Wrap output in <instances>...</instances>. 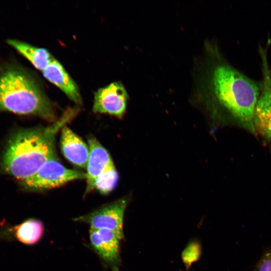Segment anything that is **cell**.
I'll use <instances>...</instances> for the list:
<instances>
[{
    "instance_id": "1",
    "label": "cell",
    "mask_w": 271,
    "mask_h": 271,
    "mask_svg": "<svg viewBox=\"0 0 271 271\" xmlns=\"http://www.w3.org/2000/svg\"><path fill=\"white\" fill-rule=\"evenodd\" d=\"M195 68L194 95L256 134L253 118L261 81L248 77L233 67L211 42L205 44L203 56Z\"/></svg>"
},
{
    "instance_id": "7",
    "label": "cell",
    "mask_w": 271,
    "mask_h": 271,
    "mask_svg": "<svg viewBox=\"0 0 271 271\" xmlns=\"http://www.w3.org/2000/svg\"><path fill=\"white\" fill-rule=\"evenodd\" d=\"M123 238L107 229L89 230L90 247L96 252L104 265L111 271H119L120 241Z\"/></svg>"
},
{
    "instance_id": "11",
    "label": "cell",
    "mask_w": 271,
    "mask_h": 271,
    "mask_svg": "<svg viewBox=\"0 0 271 271\" xmlns=\"http://www.w3.org/2000/svg\"><path fill=\"white\" fill-rule=\"evenodd\" d=\"M60 142L62 153L68 161L80 167L86 168L89 147L65 125L61 128Z\"/></svg>"
},
{
    "instance_id": "9",
    "label": "cell",
    "mask_w": 271,
    "mask_h": 271,
    "mask_svg": "<svg viewBox=\"0 0 271 271\" xmlns=\"http://www.w3.org/2000/svg\"><path fill=\"white\" fill-rule=\"evenodd\" d=\"M88 142L89 154L86 166L85 195L95 189L98 177L112 163L107 151L95 138L89 137Z\"/></svg>"
},
{
    "instance_id": "5",
    "label": "cell",
    "mask_w": 271,
    "mask_h": 271,
    "mask_svg": "<svg viewBox=\"0 0 271 271\" xmlns=\"http://www.w3.org/2000/svg\"><path fill=\"white\" fill-rule=\"evenodd\" d=\"M267 47L259 46L262 79L261 89L255 107L253 123L255 132L266 142L271 141V68Z\"/></svg>"
},
{
    "instance_id": "13",
    "label": "cell",
    "mask_w": 271,
    "mask_h": 271,
    "mask_svg": "<svg viewBox=\"0 0 271 271\" xmlns=\"http://www.w3.org/2000/svg\"><path fill=\"white\" fill-rule=\"evenodd\" d=\"M9 231L20 242L27 245H33L38 243L42 238L44 226L41 220L29 218L12 227Z\"/></svg>"
},
{
    "instance_id": "10",
    "label": "cell",
    "mask_w": 271,
    "mask_h": 271,
    "mask_svg": "<svg viewBox=\"0 0 271 271\" xmlns=\"http://www.w3.org/2000/svg\"><path fill=\"white\" fill-rule=\"evenodd\" d=\"M42 72L46 79L57 86L70 100L78 104H82V100L78 86L55 58Z\"/></svg>"
},
{
    "instance_id": "15",
    "label": "cell",
    "mask_w": 271,
    "mask_h": 271,
    "mask_svg": "<svg viewBox=\"0 0 271 271\" xmlns=\"http://www.w3.org/2000/svg\"><path fill=\"white\" fill-rule=\"evenodd\" d=\"M200 254V248L198 243L192 242L188 244L182 253L183 260L187 268L199 258Z\"/></svg>"
},
{
    "instance_id": "16",
    "label": "cell",
    "mask_w": 271,
    "mask_h": 271,
    "mask_svg": "<svg viewBox=\"0 0 271 271\" xmlns=\"http://www.w3.org/2000/svg\"><path fill=\"white\" fill-rule=\"evenodd\" d=\"M258 271H271V251L263 254L258 265Z\"/></svg>"
},
{
    "instance_id": "14",
    "label": "cell",
    "mask_w": 271,
    "mask_h": 271,
    "mask_svg": "<svg viewBox=\"0 0 271 271\" xmlns=\"http://www.w3.org/2000/svg\"><path fill=\"white\" fill-rule=\"evenodd\" d=\"M118 180V173L112 162L97 178L95 189L102 194H107L115 188Z\"/></svg>"
},
{
    "instance_id": "12",
    "label": "cell",
    "mask_w": 271,
    "mask_h": 271,
    "mask_svg": "<svg viewBox=\"0 0 271 271\" xmlns=\"http://www.w3.org/2000/svg\"><path fill=\"white\" fill-rule=\"evenodd\" d=\"M7 43L41 71L54 58L46 49L36 47L22 41L9 39L7 40Z\"/></svg>"
},
{
    "instance_id": "4",
    "label": "cell",
    "mask_w": 271,
    "mask_h": 271,
    "mask_svg": "<svg viewBox=\"0 0 271 271\" xmlns=\"http://www.w3.org/2000/svg\"><path fill=\"white\" fill-rule=\"evenodd\" d=\"M86 177V173L68 169L55 159L45 162L33 175L22 181V185L28 191H41Z\"/></svg>"
},
{
    "instance_id": "8",
    "label": "cell",
    "mask_w": 271,
    "mask_h": 271,
    "mask_svg": "<svg viewBox=\"0 0 271 271\" xmlns=\"http://www.w3.org/2000/svg\"><path fill=\"white\" fill-rule=\"evenodd\" d=\"M128 98L123 84L113 82L95 92L93 111L121 117L125 112Z\"/></svg>"
},
{
    "instance_id": "2",
    "label": "cell",
    "mask_w": 271,
    "mask_h": 271,
    "mask_svg": "<svg viewBox=\"0 0 271 271\" xmlns=\"http://www.w3.org/2000/svg\"><path fill=\"white\" fill-rule=\"evenodd\" d=\"M76 112L75 109H69L50 125L24 129L16 133L10 140L3 158L4 171L23 181L33 175L45 162L56 159L57 132Z\"/></svg>"
},
{
    "instance_id": "6",
    "label": "cell",
    "mask_w": 271,
    "mask_h": 271,
    "mask_svg": "<svg viewBox=\"0 0 271 271\" xmlns=\"http://www.w3.org/2000/svg\"><path fill=\"white\" fill-rule=\"evenodd\" d=\"M128 202L127 197L121 198L73 220L88 224L90 229L111 230L123 238V216Z\"/></svg>"
},
{
    "instance_id": "3",
    "label": "cell",
    "mask_w": 271,
    "mask_h": 271,
    "mask_svg": "<svg viewBox=\"0 0 271 271\" xmlns=\"http://www.w3.org/2000/svg\"><path fill=\"white\" fill-rule=\"evenodd\" d=\"M0 111L56 121L54 105L39 81L14 60H0Z\"/></svg>"
}]
</instances>
